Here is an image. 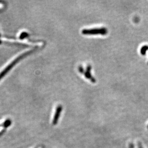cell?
Returning <instances> with one entry per match:
<instances>
[{
  "label": "cell",
  "mask_w": 148,
  "mask_h": 148,
  "mask_svg": "<svg viewBox=\"0 0 148 148\" xmlns=\"http://www.w3.org/2000/svg\"><path fill=\"white\" fill-rule=\"evenodd\" d=\"M138 147L139 148H143V147L142 146V145H141V144L139 143V144H138Z\"/></svg>",
  "instance_id": "obj_9"
},
{
  "label": "cell",
  "mask_w": 148,
  "mask_h": 148,
  "mask_svg": "<svg viewBox=\"0 0 148 148\" xmlns=\"http://www.w3.org/2000/svg\"></svg>",
  "instance_id": "obj_10"
},
{
  "label": "cell",
  "mask_w": 148,
  "mask_h": 148,
  "mask_svg": "<svg viewBox=\"0 0 148 148\" xmlns=\"http://www.w3.org/2000/svg\"><path fill=\"white\" fill-rule=\"evenodd\" d=\"M79 71H80V73H83V68L82 66L79 67Z\"/></svg>",
  "instance_id": "obj_8"
},
{
  "label": "cell",
  "mask_w": 148,
  "mask_h": 148,
  "mask_svg": "<svg viewBox=\"0 0 148 148\" xmlns=\"http://www.w3.org/2000/svg\"><path fill=\"white\" fill-rule=\"evenodd\" d=\"M34 50H32L28 51V52H26L25 53H23L21 55H20L19 56H18V57H17L16 59H15L14 61H13L12 62L9 64V65H8L6 67V68H5L3 71H2L0 73V80L3 77H4V76L15 66V64H17L18 62H19V61L20 60H21L22 59L24 58V57H25L26 56H28L31 53L33 52H34Z\"/></svg>",
  "instance_id": "obj_1"
},
{
  "label": "cell",
  "mask_w": 148,
  "mask_h": 148,
  "mask_svg": "<svg viewBox=\"0 0 148 148\" xmlns=\"http://www.w3.org/2000/svg\"><path fill=\"white\" fill-rule=\"evenodd\" d=\"M82 34L85 35H102L107 33V30L106 28H96L85 29L82 30Z\"/></svg>",
  "instance_id": "obj_2"
},
{
  "label": "cell",
  "mask_w": 148,
  "mask_h": 148,
  "mask_svg": "<svg viewBox=\"0 0 148 148\" xmlns=\"http://www.w3.org/2000/svg\"><path fill=\"white\" fill-rule=\"evenodd\" d=\"M148 50V46H144L142 47V48H141V54L145 55V53H146L147 51Z\"/></svg>",
  "instance_id": "obj_5"
},
{
  "label": "cell",
  "mask_w": 148,
  "mask_h": 148,
  "mask_svg": "<svg viewBox=\"0 0 148 148\" xmlns=\"http://www.w3.org/2000/svg\"><path fill=\"white\" fill-rule=\"evenodd\" d=\"M28 36V34L27 33H26V32H23V33L20 35V38L21 39H24V38L27 37Z\"/></svg>",
  "instance_id": "obj_7"
},
{
  "label": "cell",
  "mask_w": 148,
  "mask_h": 148,
  "mask_svg": "<svg viewBox=\"0 0 148 148\" xmlns=\"http://www.w3.org/2000/svg\"><path fill=\"white\" fill-rule=\"evenodd\" d=\"M11 121L10 120H6V121H5L4 123H3V127L5 128H8L11 125Z\"/></svg>",
  "instance_id": "obj_6"
},
{
  "label": "cell",
  "mask_w": 148,
  "mask_h": 148,
  "mask_svg": "<svg viewBox=\"0 0 148 148\" xmlns=\"http://www.w3.org/2000/svg\"><path fill=\"white\" fill-rule=\"evenodd\" d=\"M90 71H91V67L90 66H88L87 67V71L85 73V76L86 78L89 79H91V81L93 82V80H94V78H92V76L91 75L90 73Z\"/></svg>",
  "instance_id": "obj_4"
},
{
  "label": "cell",
  "mask_w": 148,
  "mask_h": 148,
  "mask_svg": "<svg viewBox=\"0 0 148 148\" xmlns=\"http://www.w3.org/2000/svg\"><path fill=\"white\" fill-rule=\"evenodd\" d=\"M62 110V106L61 105H59L57 106V108H56V112L55 113L54 116L53 118V125H55L57 124L58 120H59V118L61 115V111Z\"/></svg>",
  "instance_id": "obj_3"
}]
</instances>
